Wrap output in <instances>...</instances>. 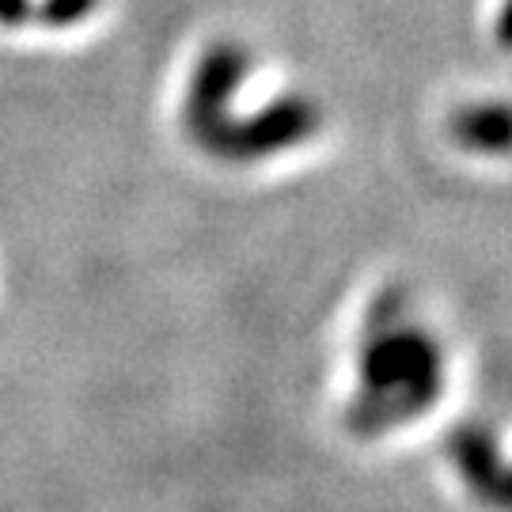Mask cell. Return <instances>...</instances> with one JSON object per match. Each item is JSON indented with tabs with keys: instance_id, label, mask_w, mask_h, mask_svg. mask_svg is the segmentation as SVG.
<instances>
[{
	"instance_id": "obj_1",
	"label": "cell",
	"mask_w": 512,
	"mask_h": 512,
	"mask_svg": "<svg viewBox=\"0 0 512 512\" xmlns=\"http://www.w3.org/2000/svg\"><path fill=\"white\" fill-rule=\"evenodd\" d=\"M440 387V357L421 330H384L365 349V399L353 425L372 433L376 425L410 418L433 403Z\"/></svg>"
},
{
	"instance_id": "obj_2",
	"label": "cell",
	"mask_w": 512,
	"mask_h": 512,
	"mask_svg": "<svg viewBox=\"0 0 512 512\" xmlns=\"http://www.w3.org/2000/svg\"><path fill=\"white\" fill-rule=\"evenodd\" d=\"M311 129H315V110L304 99H289V103H277L274 110L258 114L251 126L220 133L213 145L224 148V152H236L239 160H251V156H262V152L304 141Z\"/></svg>"
},
{
	"instance_id": "obj_3",
	"label": "cell",
	"mask_w": 512,
	"mask_h": 512,
	"mask_svg": "<svg viewBox=\"0 0 512 512\" xmlns=\"http://www.w3.org/2000/svg\"><path fill=\"white\" fill-rule=\"evenodd\" d=\"M456 137L478 152H512V107H471L456 118Z\"/></svg>"
},
{
	"instance_id": "obj_4",
	"label": "cell",
	"mask_w": 512,
	"mask_h": 512,
	"mask_svg": "<svg viewBox=\"0 0 512 512\" xmlns=\"http://www.w3.org/2000/svg\"><path fill=\"white\" fill-rule=\"evenodd\" d=\"M497 31H501V42L512 46V0L505 4V12H501V23H497Z\"/></svg>"
}]
</instances>
